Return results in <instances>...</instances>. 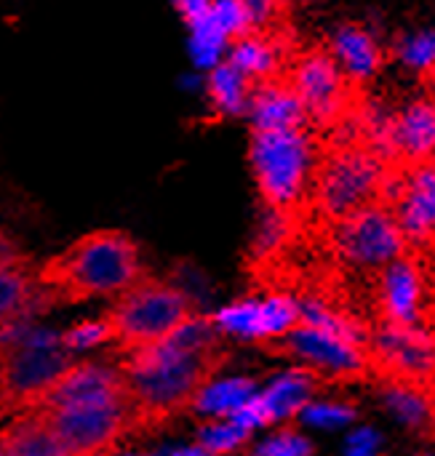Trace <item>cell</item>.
Segmentation results:
<instances>
[{
	"label": "cell",
	"instance_id": "74e56055",
	"mask_svg": "<svg viewBox=\"0 0 435 456\" xmlns=\"http://www.w3.org/2000/svg\"><path fill=\"white\" fill-rule=\"evenodd\" d=\"M126 456H134V454H126Z\"/></svg>",
	"mask_w": 435,
	"mask_h": 456
},
{
	"label": "cell",
	"instance_id": "4fadbf2b",
	"mask_svg": "<svg viewBox=\"0 0 435 456\" xmlns=\"http://www.w3.org/2000/svg\"><path fill=\"white\" fill-rule=\"evenodd\" d=\"M305 323V305L291 294H267L259 299L233 302L211 315L219 337H235L259 347L286 339Z\"/></svg>",
	"mask_w": 435,
	"mask_h": 456
},
{
	"label": "cell",
	"instance_id": "d4e9b609",
	"mask_svg": "<svg viewBox=\"0 0 435 456\" xmlns=\"http://www.w3.org/2000/svg\"><path fill=\"white\" fill-rule=\"evenodd\" d=\"M251 430L243 428L238 419L227 417V419H206L198 430V446L209 456H230L238 454L241 449L249 446L251 441Z\"/></svg>",
	"mask_w": 435,
	"mask_h": 456
},
{
	"label": "cell",
	"instance_id": "2e32d148",
	"mask_svg": "<svg viewBox=\"0 0 435 456\" xmlns=\"http://www.w3.org/2000/svg\"><path fill=\"white\" fill-rule=\"evenodd\" d=\"M251 131H300L310 123L297 91L286 77L254 86L249 115Z\"/></svg>",
	"mask_w": 435,
	"mask_h": 456
},
{
	"label": "cell",
	"instance_id": "9a60e30c",
	"mask_svg": "<svg viewBox=\"0 0 435 456\" xmlns=\"http://www.w3.org/2000/svg\"><path fill=\"white\" fill-rule=\"evenodd\" d=\"M326 51L334 56V61L353 86L372 83L385 67V48L380 37L358 21L337 24L329 35Z\"/></svg>",
	"mask_w": 435,
	"mask_h": 456
},
{
	"label": "cell",
	"instance_id": "f1b7e54d",
	"mask_svg": "<svg viewBox=\"0 0 435 456\" xmlns=\"http://www.w3.org/2000/svg\"><path fill=\"white\" fill-rule=\"evenodd\" d=\"M358 417L353 403H342V401H313L300 419L310 428H321V430H337L350 425Z\"/></svg>",
	"mask_w": 435,
	"mask_h": 456
},
{
	"label": "cell",
	"instance_id": "44dd1931",
	"mask_svg": "<svg viewBox=\"0 0 435 456\" xmlns=\"http://www.w3.org/2000/svg\"><path fill=\"white\" fill-rule=\"evenodd\" d=\"M377 385L382 403L406 430L420 436H435V393L390 379H380Z\"/></svg>",
	"mask_w": 435,
	"mask_h": 456
},
{
	"label": "cell",
	"instance_id": "8d00e7d4",
	"mask_svg": "<svg viewBox=\"0 0 435 456\" xmlns=\"http://www.w3.org/2000/svg\"><path fill=\"white\" fill-rule=\"evenodd\" d=\"M417 456H428V454H417Z\"/></svg>",
	"mask_w": 435,
	"mask_h": 456
},
{
	"label": "cell",
	"instance_id": "30bf717a",
	"mask_svg": "<svg viewBox=\"0 0 435 456\" xmlns=\"http://www.w3.org/2000/svg\"><path fill=\"white\" fill-rule=\"evenodd\" d=\"M372 323L428 326L433 281L420 254H406L372 281Z\"/></svg>",
	"mask_w": 435,
	"mask_h": 456
},
{
	"label": "cell",
	"instance_id": "1f68e13d",
	"mask_svg": "<svg viewBox=\"0 0 435 456\" xmlns=\"http://www.w3.org/2000/svg\"><path fill=\"white\" fill-rule=\"evenodd\" d=\"M380 449H382L380 433L372 428H358L356 433H350L345 444V456H380Z\"/></svg>",
	"mask_w": 435,
	"mask_h": 456
},
{
	"label": "cell",
	"instance_id": "52a82bcc",
	"mask_svg": "<svg viewBox=\"0 0 435 456\" xmlns=\"http://www.w3.org/2000/svg\"><path fill=\"white\" fill-rule=\"evenodd\" d=\"M75 361L59 334L27 331L16 339H0V414L35 409Z\"/></svg>",
	"mask_w": 435,
	"mask_h": 456
},
{
	"label": "cell",
	"instance_id": "603a6c76",
	"mask_svg": "<svg viewBox=\"0 0 435 456\" xmlns=\"http://www.w3.org/2000/svg\"><path fill=\"white\" fill-rule=\"evenodd\" d=\"M259 395V387L254 379L233 377V379H214L201 398L195 401L193 411L206 419H227L235 417L246 403H251Z\"/></svg>",
	"mask_w": 435,
	"mask_h": 456
},
{
	"label": "cell",
	"instance_id": "e0dca14e",
	"mask_svg": "<svg viewBox=\"0 0 435 456\" xmlns=\"http://www.w3.org/2000/svg\"><path fill=\"white\" fill-rule=\"evenodd\" d=\"M321 385L324 382L302 366H297V369L275 377L270 385H265L257 395V406H259L265 428L300 417L313 403Z\"/></svg>",
	"mask_w": 435,
	"mask_h": 456
},
{
	"label": "cell",
	"instance_id": "ac0fdd59",
	"mask_svg": "<svg viewBox=\"0 0 435 456\" xmlns=\"http://www.w3.org/2000/svg\"><path fill=\"white\" fill-rule=\"evenodd\" d=\"M37 310H48V302L37 286V262L27 256L0 267V337L24 315Z\"/></svg>",
	"mask_w": 435,
	"mask_h": 456
},
{
	"label": "cell",
	"instance_id": "ba28073f",
	"mask_svg": "<svg viewBox=\"0 0 435 456\" xmlns=\"http://www.w3.org/2000/svg\"><path fill=\"white\" fill-rule=\"evenodd\" d=\"M326 243L342 267L361 273L369 281L401 256L412 254L404 230L385 203L326 224Z\"/></svg>",
	"mask_w": 435,
	"mask_h": 456
},
{
	"label": "cell",
	"instance_id": "6da1fadb",
	"mask_svg": "<svg viewBox=\"0 0 435 456\" xmlns=\"http://www.w3.org/2000/svg\"><path fill=\"white\" fill-rule=\"evenodd\" d=\"M227 361L222 337L211 318H198L179 337L131 355L118 366L126 377L136 411V430L160 428L168 419L193 411L201 393L217 379Z\"/></svg>",
	"mask_w": 435,
	"mask_h": 456
},
{
	"label": "cell",
	"instance_id": "4316f807",
	"mask_svg": "<svg viewBox=\"0 0 435 456\" xmlns=\"http://www.w3.org/2000/svg\"><path fill=\"white\" fill-rule=\"evenodd\" d=\"M64 350H70L72 355L78 353H91V350H99V347H112V331H110V323L104 315L99 318H88V321H80L70 329H64L59 334Z\"/></svg>",
	"mask_w": 435,
	"mask_h": 456
},
{
	"label": "cell",
	"instance_id": "f546056e",
	"mask_svg": "<svg viewBox=\"0 0 435 456\" xmlns=\"http://www.w3.org/2000/svg\"><path fill=\"white\" fill-rule=\"evenodd\" d=\"M209 16L230 37V43L238 40V37H243V35H249V32H254L251 19H249V13H246V8H243L241 0H214Z\"/></svg>",
	"mask_w": 435,
	"mask_h": 456
},
{
	"label": "cell",
	"instance_id": "cb8c5ba5",
	"mask_svg": "<svg viewBox=\"0 0 435 456\" xmlns=\"http://www.w3.org/2000/svg\"><path fill=\"white\" fill-rule=\"evenodd\" d=\"M190 29V56L195 61L198 69L209 72L214 69L217 64H222L227 59V51H230V37L214 24V19L206 13L203 19L187 24Z\"/></svg>",
	"mask_w": 435,
	"mask_h": 456
},
{
	"label": "cell",
	"instance_id": "7c38bea8",
	"mask_svg": "<svg viewBox=\"0 0 435 456\" xmlns=\"http://www.w3.org/2000/svg\"><path fill=\"white\" fill-rule=\"evenodd\" d=\"M297 91L310 123L340 126L353 107V83L326 48H310L300 53L286 75Z\"/></svg>",
	"mask_w": 435,
	"mask_h": 456
},
{
	"label": "cell",
	"instance_id": "e575fe53",
	"mask_svg": "<svg viewBox=\"0 0 435 456\" xmlns=\"http://www.w3.org/2000/svg\"><path fill=\"white\" fill-rule=\"evenodd\" d=\"M163 456H209L198 444L195 446H185V449H174V452H168V454Z\"/></svg>",
	"mask_w": 435,
	"mask_h": 456
},
{
	"label": "cell",
	"instance_id": "5b68a950",
	"mask_svg": "<svg viewBox=\"0 0 435 456\" xmlns=\"http://www.w3.org/2000/svg\"><path fill=\"white\" fill-rule=\"evenodd\" d=\"M321 150L308 128L251 131L249 166L265 206L291 219H308V200Z\"/></svg>",
	"mask_w": 435,
	"mask_h": 456
},
{
	"label": "cell",
	"instance_id": "d590c367",
	"mask_svg": "<svg viewBox=\"0 0 435 456\" xmlns=\"http://www.w3.org/2000/svg\"><path fill=\"white\" fill-rule=\"evenodd\" d=\"M428 326L435 331V286H433V299H431V318H428Z\"/></svg>",
	"mask_w": 435,
	"mask_h": 456
},
{
	"label": "cell",
	"instance_id": "d6986e66",
	"mask_svg": "<svg viewBox=\"0 0 435 456\" xmlns=\"http://www.w3.org/2000/svg\"><path fill=\"white\" fill-rule=\"evenodd\" d=\"M0 456H75L53 433L48 419L29 409L0 428Z\"/></svg>",
	"mask_w": 435,
	"mask_h": 456
},
{
	"label": "cell",
	"instance_id": "9c48e42d",
	"mask_svg": "<svg viewBox=\"0 0 435 456\" xmlns=\"http://www.w3.org/2000/svg\"><path fill=\"white\" fill-rule=\"evenodd\" d=\"M366 350L377 382H406L435 393V331L431 326L369 323Z\"/></svg>",
	"mask_w": 435,
	"mask_h": 456
},
{
	"label": "cell",
	"instance_id": "5bb4252c",
	"mask_svg": "<svg viewBox=\"0 0 435 456\" xmlns=\"http://www.w3.org/2000/svg\"><path fill=\"white\" fill-rule=\"evenodd\" d=\"M366 142L377 147L390 166L435 160V99L417 96L380 120L366 118Z\"/></svg>",
	"mask_w": 435,
	"mask_h": 456
},
{
	"label": "cell",
	"instance_id": "277c9868",
	"mask_svg": "<svg viewBox=\"0 0 435 456\" xmlns=\"http://www.w3.org/2000/svg\"><path fill=\"white\" fill-rule=\"evenodd\" d=\"M393 166L369 142H340L321 152L308 216H318L324 224L353 216L364 208L380 206L388 198Z\"/></svg>",
	"mask_w": 435,
	"mask_h": 456
},
{
	"label": "cell",
	"instance_id": "484cf974",
	"mask_svg": "<svg viewBox=\"0 0 435 456\" xmlns=\"http://www.w3.org/2000/svg\"><path fill=\"white\" fill-rule=\"evenodd\" d=\"M393 53L398 59L401 67H406L414 75H433L435 77V29H409L404 32L396 45Z\"/></svg>",
	"mask_w": 435,
	"mask_h": 456
},
{
	"label": "cell",
	"instance_id": "d6a6232c",
	"mask_svg": "<svg viewBox=\"0 0 435 456\" xmlns=\"http://www.w3.org/2000/svg\"><path fill=\"white\" fill-rule=\"evenodd\" d=\"M168 3L174 5V11H176L187 24L203 19V16L211 11V5H214V0H168Z\"/></svg>",
	"mask_w": 435,
	"mask_h": 456
},
{
	"label": "cell",
	"instance_id": "7402d4cb",
	"mask_svg": "<svg viewBox=\"0 0 435 456\" xmlns=\"http://www.w3.org/2000/svg\"><path fill=\"white\" fill-rule=\"evenodd\" d=\"M203 91H206V96H209V102H211L217 115H222V118L249 115L254 83L241 69H235L227 59L206 72Z\"/></svg>",
	"mask_w": 435,
	"mask_h": 456
},
{
	"label": "cell",
	"instance_id": "8fae6325",
	"mask_svg": "<svg viewBox=\"0 0 435 456\" xmlns=\"http://www.w3.org/2000/svg\"><path fill=\"white\" fill-rule=\"evenodd\" d=\"M385 206L393 211L412 251L435 259V160L393 166Z\"/></svg>",
	"mask_w": 435,
	"mask_h": 456
},
{
	"label": "cell",
	"instance_id": "7a4b0ae2",
	"mask_svg": "<svg viewBox=\"0 0 435 456\" xmlns=\"http://www.w3.org/2000/svg\"><path fill=\"white\" fill-rule=\"evenodd\" d=\"M75 456H110L136 433V411L118 363L75 361L35 406Z\"/></svg>",
	"mask_w": 435,
	"mask_h": 456
},
{
	"label": "cell",
	"instance_id": "4dcf8cb0",
	"mask_svg": "<svg viewBox=\"0 0 435 456\" xmlns=\"http://www.w3.org/2000/svg\"><path fill=\"white\" fill-rule=\"evenodd\" d=\"M241 3L251 19L254 32H270L281 21L286 0H241Z\"/></svg>",
	"mask_w": 435,
	"mask_h": 456
},
{
	"label": "cell",
	"instance_id": "83f0119b",
	"mask_svg": "<svg viewBox=\"0 0 435 456\" xmlns=\"http://www.w3.org/2000/svg\"><path fill=\"white\" fill-rule=\"evenodd\" d=\"M249 456H316V446L302 430L286 425L265 441H259Z\"/></svg>",
	"mask_w": 435,
	"mask_h": 456
},
{
	"label": "cell",
	"instance_id": "836d02e7",
	"mask_svg": "<svg viewBox=\"0 0 435 456\" xmlns=\"http://www.w3.org/2000/svg\"><path fill=\"white\" fill-rule=\"evenodd\" d=\"M27 259V254L21 251V246L16 243V238L5 230H0V267L5 265H13V262H21Z\"/></svg>",
	"mask_w": 435,
	"mask_h": 456
},
{
	"label": "cell",
	"instance_id": "8992f818",
	"mask_svg": "<svg viewBox=\"0 0 435 456\" xmlns=\"http://www.w3.org/2000/svg\"><path fill=\"white\" fill-rule=\"evenodd\" d=\"M102 315L110 323L118 355L158 347L201 318L193 299L179 286L155 275H144L134 289L112 299Z\"/></svg>",
	"mask_w": 435,
	"mask_h": 456
},
{
	"label": "cell",
	"instance_id": "3957f363",
	"mask_svg": "<svg viewBox=\"0 0 435 456\" xmlns=\"http://www.w3.org/2000/svg\"><path fill=\"white\" fill-rule=\"evenodd\" d=\"M144 275L139 243L123 230H91L59 254L37 262V286L48 307L118 299Z\"/></svg>",
	"mask_w": 435,
	"mask_h": 456
},
{
	"label": "cell",
	"instance_id": "ffe728a7",
	"mask_svg": "<svg viewBox=\"0 0 435 456\" xmlns=\"http://www.w3.org/2000/svg\"><path fill=\"white\" fill-rule=\"evenodd\" d=\"M227 61L241 69L254 86H259L281 77V69L286 64V48L273 32H249L233 40Z\"/></svg>",
	"mask_w": 435,
	"mask_h": 456
}]
</instances>
